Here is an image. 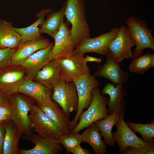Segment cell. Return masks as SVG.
<instances>
[{
  "mask_svg": "<svg viewBox=\"0 0 154 154\" xmlns=\"http://www.w3.org/2000/svg\"><path fill=\"white\" fill-rule=\"evenodd\" d=\"M65 16L72 25L71 37L76 48L85 39L90 37V28L85 14L84 0H67Z\"/></svg>",
  "mask_w": 154,
  "mask_h": 154,
  "instance_id": "obj_1",
  "label": "cell"
},
{
  "mask_svg": "<svg viewBox=\"0 0 154 154\" xmlns=\"http://www.w3.org/2000/svg\"><path fill=\"white\" fill-rule=\"evenodd\" d=\"M11 119L22 133L29 137L33 128L29 113L35 105L36 101L31 98L17 92L11 96Z\"/></svg>",
  "mask_w": 154,
  "mask_h": 154,
  "instance_id": "obj_2",
  "label": "cell"
},
{
  "mask_svg": "<svg viewBox=\"0 0 154 154\" xmlns=\"http://www.w3.org/2000/svg\"><path fill=\"white\" fill-rule=\"evenodd\" d=\"M92 100L89 106L86 111H83L80 114L79 120L76 127L70 133L79 132L91 124L98 120L103 119L109 116L106 106L108 99L102 95L98 87L92 90Z\"/></svg>",
  "mask_w": 154,
  "mask_h": 154,
  "instance_id": "obj_3",
  "label": "cell"
},
{
  "mask_svg": "<svg viewBox=\"0 0 154 154\" xmlns=\"http://www.w3.org/2000/svg\"><path fill=\"white\" fill-rule=\"evenodd\" d=\"M132 38L135 42L136 47L132 52V59L142 55L143 50L149 48L154 50V38L153 31L147 27V23L134 16L129 17L126 20Z\"/></svg>",
  "mask_w": 154,
  "mask_h": 154,
  "instance_id": "obj_4",
  "label": "cell"
},
{
  "mask_svg": "<svg viewBox=\"0 0 154 154\" xmlns=\"http://www.w3.org/2000/svg\"><path fill=\"white\" fill-rule=\"evenodd\" d=\"M84 54L74 51L67 58L56 60L62 80L73 82L90 73V69L84 60Z\"/></svg>",
  "mask_w": 154,
  "mask_h": 154,
  "instance_id": "obj_5",
  "label": "cell"
},
{
  "mask_svg": "<svg viewBox=\"0 0 154 154\" xmlns=\"http://www.w3.org/2000/svg\"><path fill=\"white\" fill-rule=\"evenodd\" d=\"M73 82L77 90L78 104L76 115L71 121V131L77 125L81 112L90 106L92 100V90L95 88L98 87L99 86V82L96 77L90 75V73Z\"/></svg>",
  "mask_w": 154,
  "mask_h": 154,
  "instance_id": "obj_6",
  "label": "cell"
},
{
  "mask_svg": "<svg viewBox=\"0 0 154 154\" xmlns=\"http://www.w3.org/2000/svg\"><path fill=\"white\" fill-rule=\"evenodd\" d=\"M51 98L60 106L69 117L71 113L77 111L78 99L73 82H65L61 80L53 89Z\"/></svg>",
  "mask_w": 154,
  "mask_h": 154,
  "instance_id": "obj_7",
  "label": "cell"
},
{
  "mask_svg": "<svg viewBox=\"0 0 154 154\" xmlns=\"http://www.w3.org/2000/svg\"><path fill=\"white\" fill-rule=\"evenodd\" d=\"M27 77L24 68L20 64H11L0 69V91L9 96L18 92Z\"/></svg>",
  "mask_w": 154,
  "mask_h": 154,
  "instance_id": "obj_8",
  "label": "cell"
},
{
  "mask_svg": "<svg viewBox=\"0 0 154 154\" xmlns=\"http://www.w3.org/2000/svg\"><path fill=\"white\" fill-rule=\"evenodd\" d=\"M116 126V131L112 133V135L115 142L118 144L119 154H123L128 147L142 148L154 145L153 140L146 142L139 138L128 126L123 116L119 115Z\"/></svg>",
  "mask_w": 154,
  "mask_h": 154,
  "instance_id": "obj_9",
  "label": "cell"
},
{
  "mask_svg": "<svg viewBox=\"0 0 154 154\" xmlns=\"http://www.w3.org/2000/svg\"><path fill=\"white\" fill-rule=\"evenodd\" d=\"M129 28L121 26L115 37L110 42L108 48L112 54L120 62L124 59H132L131 47L135 45Z\"/></svg>",
  "mask_w": 154,
  "mask_h": 154,
  "instance_id": "obj_10",
  "label": "cell"
},
{
  "mask_svg": "<svg viewBox=\"0 0 154 154\" xmlns=\"http://www.w3.org/2000/svg\"><path fill=\"white\" fill-rule=\"evenodd\" d=\"M29 116L35 131L42 136L58 139L65 134L60 129L54 121L36 105L30 112Z\"/></svg>",
  "mask_w": 154,
  "mask_h": 154,
  "instance_id": "obj_11",
  "label": "cell"
},
{
  "mask_svg": "<svg viewBox=\"0 0 154 154\" xmlns=\"http://www.w3.org/2000/svg\"><path fill=\"white\" fill-rule=\"evenodd\" d=\"M119 29V28H113L110 32L102 33L98 37L86 38L75 49L74 51L84 54L95 52L106 56L109 51L108 46L116 36Z\"/></svg>",
  "mask_w": 154,
  "mask_h": 154,
  "instance_id": "obj_12",
  "label": "cell"
},
{
  "mask_svg": "<svg viewBox=\"0 0 154 154\" xmlns=\"http://www.w3.org/2000/svg\"><path fill=\"white\" fill-rule=\"evenodd\" d=\"M71 29L66 22H63L54 38L55 42L51 50L53 59H63L71 55L74 52L71 37Z\"/></svg>",
  "mask_w": 154,
  "mask_h": 154,
  "instance_id": "obj_13",
  "label": "cell"
},
{
  "mask_svg": "<svg viewBox=\"0 0 154 154\" xmlns=\"http://www.w3.org/2000/svg\"><path fill=\"white\" fill-rule=\"evenodd\" d=\"M106 56V62L98 66L93 76L104 77L114 84L123 85L129 79L128 73L121 69L119 62L109 51Z\"/></svg>",
  "mask_w": 154,
  "mask_h": 154,
  "instance_id": "obj_14",
  "label": "cell"
},
{
  "mask_svg": "<svg viewBox=\"0 0 154 154\" xmlns=\"http://www.w3.org/2000/svg\"><path fill=\"white\" fill-rule=\"evenodd\" d=\"M35 145L29 150L19 149L20 154H58L63 151V147L58 139L45 137L38 134L33 135L25 137Z\"/></svg>",
  "mask_w": 154,
  "mask_h": 154,
  "instance_id": "obj_15",
  "label": "cell"
},
{
  "mask_svg": "<svg viewBox=\"0 0 154 154\" xmlns=\"http://www.w3.org/2000/svg\"><path fill=\"white\" fill-rule=\"evenodd\" d=\"M37 103V106L54 121L60 129L66 134L70 133L71 121L70 117L58 104L52 100L51 97Z\"/></svg>",
  "mask_w": 154,
  "mask_h": 154,
  "instance_id": "obj_16",
  "label": "cell"
},
{
  "mask_svg": "<svg viewBox=\"0 0 154 154\" xmlns=\"http://www.w3.org/2000/svg\"><path fill=\"white\" fill-rule=\"evenodd\" d=\"M102 95L108 94V111L109 115L113 113L124 116L126 111V104L124 98L126 95V92L123 85L114 84L107 83L103 88L102 92Z\"/></svg>",
  "mask_w": 154,
  "mask_h": 154,
  "instance_id": "obj_17",
  "label": "cell"
},
{
  "mask_svg": "<svg viewBox=\"0 0 154 154\" xmlns=\"http://www.w3.org/2000/svg\"><path fill=\"white\" fill-rule=\"evenodd\" d=\"M54 44L51 43L47 47L38 50L20 64L24 68L27 78L33 80L42 68L53 59L51 50Z\"/></svg>",
  "mask_w": 154,
  "mask_h": 154,
  "instance_id": "obj_18",
  "label": "cell"
},
{
  "mask_svg": "<svg viewBox=\"0 0 154 154\" xmlns=\"http://www.w3.org/2000/svg\"><path fill=\"white\" fill-rule=\"evenodd\" d=\"M51 43L44 38L20 42L12 56L11 64H20L34 53L47 47Z\"/></svg>",
  "mask_w": 154,
  "mask_h": 154,
  "instance_id": "obj_19",
  "label": "cell"
},
{
  "mask_svg": "<svg viewBox=\"0 0 154 154\" xmlns=\"http://www.w3.org/2000/svg\"><path fill=\"white\" fill-rule=\"evenodd\" d=\"M18 92L31 98L37 102H40L51 97L53 89L27 77L20 85Z\"/></svg>",
  "mask_w": 154,
  "mask_h": 154,
  "instance_id": "obj_20",
  "label": "cell"
},
{
  "mask_svg": "<svg viewBox=\"0 0 154 154\" xmlns=\"http://www.w3.org/2000/svg\"><path fill=\"white\" fill-rule=\"evenodd\" d=\"M33 80L53 89L61 80L59 68L56 60L53 59L44 66L37 73Z\"/></svg>",
  "mask_w": 154,
  "mask_h": 154,
  "instance_id": "obj_21",
  "label": "cell"
},
{
  "mask_svg": "<svg viewBox=\"0 0 154 154\" xmlns=\"http://www.w3.org/2000/svg\"><path fill=\"white\" fill-rule=\"evenodd\" d=\"M5 125L3 154H18L19 142L23 134L11 119L5 121Z\"/></svg>",
  "mask_w": 154,
  "mask_h": 154,
  "instance_id": "obj_22",
  "label": "cell"
},
{
  "mask_svg": "<svg viewBox=\"0 0 154 154\" xmlns=\"http://www.w3.org/2000/svg\"><path fill=\"white\" fill-rule=\"evenodd\" d=\"M66 7V2L57 12L52 10L47 15L45 20L39 28L40 33H46L54 38L62 23L64 21Z\"/></svg>",
  "mask_w": 154,
  "mask_h": 154,
  "instance_id": "obj_23",
  "label": "cell"
},
{
  "mask_svg": "<svg viewBox=\"0 0 154 154\" xmlns=\"http://www.w3.org/2000/svg\"><path fill=\"white\" fill-rule=\"evenodd\" d=\"M81 134L82 142L89 144L95 154H104L107 153L106 144L102 140L100 131L95 123L87 127Z\"/></svg>",
  "mask_w": 154,
  "mask_h": 154,
  "instance_id": "obj_24",
  "label": "cell"
},
{
  "mask_svg": "<svg viewBox=\"0 0 154 154\" xmlns=\"http://www.w3.org/2000/svg\"><path fill=\"white\" fill-rule=\"evenodd\" d=\"M21 39L11 23L0 20V48H16Z\"/></svg>",
  "mask_w": 154,
  "mask_h": 154,
  "instance_id": "obj_25",
  "label": "cell"
},
{
  "mask_svg": "<svg viewBox=\"0 0 154 154\" xmlns=\"http://www.w3.org/2000/svg\"><path fill=\"white\" fill-rule=\"evenodd\" d=\"M52 10L50 8L42 9L36 15L38 19L30 25L23 28H14L15 31L21 37L20 42L44 38L40 33L38 26L42 24L45 21V16Z\"/></svg>",
  "mask_w": 154,
  "mask_h": 154,
  "instance_id": "obj_26",
  "label": "cell"
},
{
  "mask_svg": "<svg viewBox=\"0 0 154 154\" xmlns=\"http://www.w3.org/2000/svg\"><path fill=\"white\" fill-rule=\"evenodd\" d=\"M119 118V115L113 113L94 123L101 132L102 136L104 137V143L109 146H113L115 145L112 131L113 126H117Z\"/></svg>",
  "mask_w": 154,
  "mask_h": 154,
  "instance_id": "obj_27",
  "label": "cell"
},
{
  "mask_svg": "<svg viewBox=\"0 0 154 154\" xmlns=\"http://www.w3.org/2000/svg\"><path fill=\"white\" fill-rule=\"evenodd\" d=\"M151 67H154V54L147 53L133 59L129 70L133 73L143 74Z\"/></svg>",
  "mask_w": 154,
  "mask_h": 154,
  "instance_id": "obj_28",
  "label": "cell"
},
{
  "mask_svg": "<svg viewBox=\"0 0 154 154\" xmlns=\"http://www.w3.org/2000/svg\"><path fill=\"white\" fill-rule=\"evenodd\" d=\"M126 123L134 133H138L141 135V139L146 142L153 141L154 137V121L149 123H135L127 121Z\"/></svg>",
  "mask_w": 154,
  "mask_h": 154,
  "instance_id": "obj_29",
  "label": "cell"
},
{
  "mask_svg": "<svg viewBox=\"0 0 154 154\" xmlns=\"http://www.w3.org/2000/svg\"><path fill=\"white\" fill-rule=\"evenodd\" d=\"M58 140L68 154L72 153L75 147L82 143L81 135L79 132L62 135L59 137Z\"/></svg>",
  "mask_w": 154,
  "mask_h": 154,
  "instance_id": "obj_30",
  "label": "cell"
},
{
  "mask_svg": "<svg viewBox=\"0 0 154 154\" xmlns=\"http://www.w3.org/2000/svg\"><path fill=\"white\" fill-rule=\"evenodd\" d=\"M16 48H0V69L11 64L12 56Z\"/></svg>",
  "mask_w": 154,
  "mask_h": 154,
  "instance_id": "obj_31",
  "label": "cell"
},
{
  "mask_svg": "<svg viewBox=\"0 0 154 154\" xmlns=\"http://www.w3.org/2000/svg\"><path fill=\"white\" fill-rule=\"evenodd\" d=\"M154 145L142 148L128 147L123 154H154Z\"/></svg>",
  "mask_w": 154,
  "mask_h": 154,
  "instance_id": "obj_32",
  "label": "cell"
},
{
  "mask_svg": "<svg viewBox=\"0 0 154 154\" xmlns=\"http://www.w3.org/2000/svg\"><path fill=\"white\" fill-rule=\"evenodd\" d=\"M0 122V154L3 153V145L5 133V123Z\"/></svg>",
  "mask_w": 154,
  "mask_h": 154,
  "instance_id": "obj_33",
  "label": "cell"
},
{
  "mask_svg": "<svg viewBox=\"0 0 154 154\" xmlns=\"http://www.w3.org/2000/svg\"><path fill=\"white\" fill-rule=\"evenodd\" d=\"M11 97L0 91V105H11Z\"/></svg>",
  "mask_w": 154,
  "mask_h": 154,
  "instance_id": "obj_34",
  "label": "cell"
},
{
  "mask_svg": "<svg viewBox=\"0 0 154 154\" xmlns=\"http://www.w3.org/2000/svg\"><path fill=\"white\" fill-rule=\"evenodd\" d=\"M73 154H90V151L82 147L80 144L77 145L72 152Z\"/></svg>",
  "mask_w": 154,
  "mask_h": 154,
  "instance_id": "obj_35",
  "label": "cell"
},
{
  "mask_svg": "<svg viewBox=\"0 0 154 154\" xmlns=\"http://www.w3.org/2000/svg\"><path fill=\"white\" fill-rule=\"evenodd\" d=\"M11 111V105H0V114H4L10 115Z\"/></svg>",
  "mask_w": 154,
  "mask_h": 154,
  "instance_id": "obj_36",
  "label": "cell"
},
{
  "mask_svg": "<svg viewBox=\"0 0 154 154\" xmlns=\"http://www.w3.org/2000/svg\"><path fill=\"white\" fill-rule=\"evenodd\" d=\"M84 60L87 63L88 62H95L98 63H100L102 61V59L100 58H97L88 55H86L84 57Z\"/></svg>",
  "mask_w": 154,
  "mask_h": 154,
  "instance_id": "obj_37",
  "label": "cell"
},
{
  "mask_svg": "<svg viewBox=\"0 0 154 154\" xmlns=\"http://www.w3.org/2000/svg\"><path fill=\"white\" fill-rule=\"evenodd\" d=\"M9 119H11L10 115L0 114V122L5 121Z\"/></svg>",
  "mask_w": 154,
  "mask_h": 154,
  "instance_id": "obj_38",
  "label": "cell"
}]
</instances>
